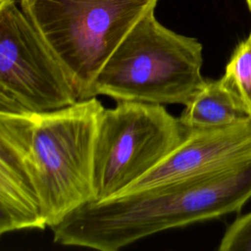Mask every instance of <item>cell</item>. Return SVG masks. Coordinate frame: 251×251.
Instances as JSON below:
<instances>
[{
  "label": "cell",
  "mask_w": 251,
  "mask_h": 251,
  "mask_svg": "<svg viewBox=\"0 0 251 251\" xmlns=\"http://www.w3.org/2000/svg\"><path fill=\"white\" fill-rule=\"evenodd\" d=\"M220 251H251V211L237 217L225 230Z\"/></svg>",
  "instance_id": "cell-11"
},
{
  "label": "cell",
  "mask_w": 251,
  "mask_h": 251,
  "mask_svg": "<svg viewBox=\"0 0 251 251\" xmlns=\"http://www.w3.org/2000/svg\"><path fill=\"white\" fill-rule=\"evenodd\" d=\"M104 106L95 97L26 114L25 152L48 227L96 200L93 162Z\"/></svg>",
  "instance_id": "cell-2"
},
{
  "label": "cell",
  "mask_w": 251,
  "mask_h": 251,
  "mask_svg": "<svg viewBox=\"0 0 251 251\" xmlns=\"http://www.w3.org/2000/svg\"><path fill=\"white\" fill-rule=\"evenodd\" d=\"M178 119L185 129L193 130L223 127L250 118L219 78L205 79Z\"/></svg>",
  "instance_id": "cell-9"
},
{
  "label": "cell",
  "mask_w": 251,
  "mask_h": 251,
  "mask_svg": "<svg viewBox=\"0 0 251 251\" xmlns=\"http://www.w3.org/2000/svg\"><path fill=\"white\" fill-rule=\"evenodd\" d=\"M178 118L161 104L118 102L100 117L93 162L95 201L118 196L185 139Z\"/></svg>",
  "instance_id": "cell-5"
},
{
  "label": "cell",
  "mask_w": 251,
  "mask_h": 251,
  "mask_svg": "<svg viewBox=\"0 0 251 251\" xmlns=\"http://www.w3.org/2000/svg\"><path fill=\"white\" fill-rule=\"evenodd\" d=\"M26 114L0 113V234L48 227L25 152Z\"/></svg>",
  "instance_id": "cell-8"
},
{
  "label": "cell",
  "mask_w": 251,
  "mask_h": 251,
  "mask_svg": "<svg viewBox=\"0 0 251 251\" xmlns=\"http://www.w3.org/2000/svg\"><path fill=\"white\" fill-rule=\"evenodd\" d=\"M76 101L66 71L16 0H0V113H43Z\"/></svg>",
  "instance_id": "cell-6"
},
{
  "label": "cell",
  "mask_w": 251,
  "mask_h": 251,
  "mask_svg": "<svg viewBox=\"0 0 251 251\" xmlns=\"http://www.w3.org/2000/svg\"><path fill=\"white\" fill-rule=\"evenodd\" d=\"M251 199V159L198 176L89 202L52 227L64 246L117 251L155 233L238 212Z\"/></svg>",
  "instance_id": "cell-1"
},
{
  "label": "cell",
  "mask_w": 251,
  "mask_h": 251,
  "mask_svg": "<svg viewBox=\"0 0 251 251\" xmlns=\"http://www.w3.org/2000/svg\"><path fill=\"white\" fill-rule=\"evenodd\" d=\"M203 47L148 13L130 30L99 72L93 96L123 102L185 105L202 86Z\"/></svg>",
  "instance_id": "cell-3"
},
{
  "label": "cell",
  "mask_w": 251,
  "mask_h": 251,
  "mask_svg": "<svg viewBox=\"0 0 251 251\" xmlns=\"http://www.w3.org/2000/svg\"><path fill=\"white\" fill-rule=\"evenodd\" d=\"M248 159L251 118L223 127L187 130L173 153L121 194L213 173Z\"/></svg>",
  "instance_id": "cell-7"
},
{
  "label": "cell",
  "mask_w": 251,
  "mask_h": 251,
  "mask_svg": "<svg viewBox=\"0 0 251 251\" xmlns=\"http://www.w3.org/2000/svg\"><path fill=\"white\" fill-rule=\"evenodd\" d=\"M246 1V3H247V6H248V8H249V11L251 12V0H245Z\"/></svg>",
  "instance_id": "cell-12"
},
{
  "label": "cell",
  "mask_w": 251,
  "mask_h": 251,
  "mask_svg": "<svg viewBox=\"0 0 251 251\" xmlns=\"http://www.w3.org/2000/svg\"><path fill=\"white\" fill-rule=\"evenodd\" d=\"M221 80L251 118V31L233 50Z\"/></svg>",
  "instance_id": "cell-10"
},
{
  "label": "cell",
  "mask_w": 251,
  "mask_h": 251,
  "mask_svg": "<svg viewBox=\"0 0 251 251\" xmlns=\"http://www.w3.org/2000/svg\"><path fill=\"white\" fill-rule=\"evenodd\" d=\"M159 0H20L21 9L66 71L78 100L93 96L110 56Z\"/></svg>",
  "instance_id": "cell-4"
}]
</instances>
